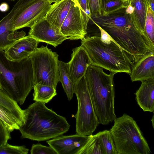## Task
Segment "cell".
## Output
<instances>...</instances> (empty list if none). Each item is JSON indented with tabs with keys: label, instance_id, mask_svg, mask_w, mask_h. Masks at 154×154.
<instances>
[{
	"label": "cell",
	"instance_id": "44dd1931",
	"mask_svg": "<svg viewBox=\"0 0 154 154\" xmlns=\"http://www.w3.org/2000/svg\"><path fill=\"white\" fill-rule=\"evenodd\" d=\"M59 81L61 83L68 100H71L74 93V84L70 78L67 63L59 61Z\"/></svg>",
	"mask_w": 154,
	"mask_h": 154
},
{
	"label": "cell",
	"instance_id": "8992f818",
	"mask_svg": "<svg viewBox=\"0 0 154 154\" xmlns=\"http://www.w3.org/2000/svg\"><path fill=\"white\" fill-rule=\"evenodd\" d=\"M110 131L118 154H149L151 150L136 121L124 113L114 121Z\"/></svg>",
	"mask_w": 154,
	"mask_h": 154
},
{
	"label": "cell",
	"instance_id": "4fadbf2b",
	"mask_svg": "<svg viewBox=\"0 0 154 154\" xmlns=\"http://www.w3.org/2000/svg\"><path fill=\"white\" fill-rule=\"evenodd\" d=\"M90 137L78 134L59 136L49 140L47 143L57 154H79Z\"/></svg>",
	"mask_w": 154,
	"mask_h": 154
},
{
	"label": "cell",
	"instance_id": "8d00e7d4",
	"mask_svg": "<svg viewBox=\"0 0 154 154\" xmlns=\"http://www.w3.org/2000/svg\"><path fill=\"white\" fill-rule=\"evenodd\" d=\"M48 0L50 1L52 3H53V2H56L57 1H59V0Z\"/></svg>",
	"mask_w": 154,
	"mask_h": 154
},
{
	"label": "cell",
	"instance_id": "484cf974",
	"mask_svg": "<svg viewBox=\"0 0 154 154\" xmlns=\"http://www.w3.org/2000/svg\"><path fill=\"white\" fill-rule=\"evenodd\" d=\"M0 120L11 132L19 130L20 124L14 115L0 106Z\"/></svg>",
	"mask_w": 154,
	"mask_h": 154
},
{
	"label": "cell",
	"instance_id": "603a6c76",
	"mask_svg": "<svg viewBox=\"0 0 154 154\" xmlns=\"http://www.w3.org/2000/svg\"><path fill=\"white\" fill-rule=\"evenodd\" d=\"M128 2L122 0H102V15L107 16L126 8Z\"/></svg>",
	"mask_w": 154,
	"mask_h": 154
},
{
	"label": "cell",
	"instance_id": "277c9868",
	"mask_svg": "<svg viewBox=\"0 0 154 154\" xmlns=\"http://www.w3.org/2000/svg\"><path fill=\"white\" fill-rule=\"evenodd\" d=\"M0 84L4 92L22 105L34 85L29 57L18 62L11 61L0 50Z\"/></svg>",
	"mask_w": 154,
	"mask_h": 154
},
{
	"label": "cell",
	"instance_id": "30bf717a",
	"mask_svg": "<svg viewBox=\"0 0 154 154\" xmlns=\"http://www.w3.org/2000/svg\"><path fill=\"white\" fill-rule=\"evenodd\" d=\"M90 19L76 1L63 21L60 31L70 40H82L87 34L88 24Z\"/></svg>",
	"mask_w": 154,
	"mask_h": 154
},
{
	"label": "cell",
	"instance_id": "836d02e7",
	"mask_svg": "<svg viewBox=\"0 0 154 154\" xmlns=\"http://www.w3.org/2000/svg\"><path fill=\"white\" fill-rule=\"evenodd\" d=\"M9 8L8 5L6 3H3L0 5V11L2 12H5Z\"/></svg>",
	"mask_w": 154,
	"mask_h": 154
},
{
	"label": "cell",
	"instance_id": "ba28073f",
	"mask_svg": "<svg viewBox=\"0 0 154 154\" xmlns=\"http://www.w3.org/2000/svg\"><path fill=\"white\" fill-rule=\"evenodd\" d=\"M74 93L78 101L76 119L77 134L92 135L99 124L96 115L84 76L74 84Z\"/></svg>",
	"mask_w": 154,
	"mask_h": 154
},
{
	"label": "cell",
	"instance_id": "d590c367",
	"mask_svg": "<svg viewBox=\"0 0 154 154\" xmlns=\"http://www.w3.org/2000/svg\"><path fill=\"white\" fill-rule=\"evenodd\" d=\"M154 115L152 117V118L151 120L152 122V127L153 128H154Z\"/></svg>",
	"mask_w": 154,
	"mask_h": 154
},
{
	"label": "cell",
	"instance_id": "9c48e42d",
	"mask_svg": "<svg viewBox=\"0 0 154 154\" xmlns=\"http://www.w3.org/2000/svg\"><path fill=\"white\" fill-rule=\"evenodd\" d=\"M48 0H30L14 16L12 30L31 28L37 21L44 17L51 3Z\"/></svg>",
	"mask_w": 154,
	"mask_h": 154
},
{
	"label": "cell",
	"instance_id": "9a60e30c",
	"mask_svg": "<svg viewBox=\"0 0 154 154\" xmlns=\"http://www.w3.org/2000/svg\"><path fill=\"white\" fill-rule=\"evenodd\" d=\"M39 42L27 35L17 40L5 52L9 60L20 62L29 57L38 48Z\"/></svg>",
	"mask_w": 154,
	"mask_h": 154
},
{
	"label": "cell",
	"instance_id": "d6986e66",
	"mask_svg": "<svg viewBox=\"0 0 154 154\" xmlns=\"http://www.w3.org/2000/svg\"><path fill=\"white\" fill-rule=\"evenodd\" d=\"M128 3L134 8L133 13L130 15L132 20L139 30L146 35L145 26L147 9L146 0H128Z\"/></svg>",
	"mask_w": 154,
	"mask_h": 154
},
{
	"label": "cell",
	"instance_id": "5bb4252c",
	"mask_svg": "<svg viewBox=\"0 0 154 154\" xmlns=\"http://www.w3.org/2000/svg\"><path fill=\"white\" fill-rule=\"evenodd\" d=\"M70 60L67 63L69 74L74 84L85 75L92 62L84 48L81 45L72 50Z\"/></svg>",
	"mask_w": 154,
	"mask_h": 154
},
{
	"label": "cell",
	"instance_id": "ab89813d",
	"mask_svg": "<svg viewBox=\"0 0 154 154\" xmlns=\"http://www.w3.org/2000/svg\"><path fill=\"white\" fill-rule=\"evenodd\" d=\"M13 0V1H14V0Z\"/></svg>",
	"mask_w": 154,
	"mask_h": 154
},
{
	"label": "cell",
	"instance_id": "4dcf8cb0",
	"mask_svg": "<svg viewBox=\"0 0 154 154\" xmlns=\"http://www.w3.org/2000/svg\"><path fill=\"white\" fill-rule=\"evenodd\" d=\"M10 132L0 120V147L7 143L10 139Z\"/></svg>",
	"mask_w": 154,
	"mask_h": 154
},
{
	"label": "cell",
	"instance_id": "52a82bcc",
	"mask_svg": "<svg viewBox=\"0 0 154 154\" xmlns=\"http://www.w3.org/2000/svg\"><path fill=\"white\" fill-rule=\"evenodd\" d=\"M58 56L47 45L37 48L30 55L34 85H46L56 88L59 82Z\"/></svg>",
	"mask_w": 154,
	"mask_h": 154
},
{
	"label": "cell",
	"instance_id": "e0dca14e",
	"mask_svg": "<svg viewBox=\"0 0 154 154\" xmlns=\"http://www.w3.org/2000/svg\"><path fill=\"white\" fill-rule=\"evenodd\" d=\"M76 0H60L54 2L45 16L51 25L60 29L70 8Z\"/></svg>",
	"mask_w": 154,
	"mask_h": 154
},
{
	"label": "cell",
	"instance_id": "5b68a950",
	"mask_svg": "<svg viewBox=\"0 0 154 154\" xmlns=\"http://www.w3.org/2000/svg\"><path fill=\"white\" fill-rule=\"evenodd\" d=\"M81 40V45L87 52L92 65L116 74L125 72L130 74L134 63L114 40L110 43H105L97 35L85 37Z\"/></svg>",
	"mask_w": 154,
	"mask_h": 154
},
{
	"label": "cell",
	"instance_id": "8fae6325",
	"mask_svg": "<svg viewBox=\"0 0 154 154\" xmlns=\"http://www.w3.org/2000/svg\"><path fill=\"white\" fill-rule=\"evenodd\" d=\"M28 35L39 42H45L55 47L68 39L62 34L60 29L51 24L45 16L30 28Z\"/></svg>",
	"mask_w": 154,
	"mask_h": 154
},
{
	"label": "cell",
	"instance_id": "d6a6232c",
	"mask_svg": "<svg viewBox=\"0 0 154 154\" xmlns=\"http://www.w3.org/2000/svg\"><path fill=\"white\" fill-rule=\"evenodd\" d=\"M93 23L100 29V39L103 42L106 43H109L112 40H113L110 36L101 27L95 23Z\"/></svg>",
	"mask_w": 154,
	"mask_h": 154
},
{
	"label": "cell",
	"instance_id": "6da1fadb",
	"mask_svg": "<svg viewBox=\"0 0 154 154\" xmlns=\"http://www.w3.org/2000/svg\"><path fill=\"white\" fill-rule=\"evenodd\" d=\"M90 19L110 36L134 63L154 50V45L139 30L125 8L107 16L91 15Z\"/></svg>",
	"mask_w": 154,
	"mask_h": 154
},
{
	"label": "cell",
	"instance_id": "f1b7e54d",
	"mask_svg": "<svg viewBox=\"0 0 154 154\" xmlns=\"http://www.w3.org/2000/svg\"><path fill=\"white\" fill-rule=\"evenodd\" d=\"M31 154H57L54 149L40 144H33L30 150Z\"/></svg>",
	"mask_w": 154,
	"mask_h": 154
},
{
	"label": "cell",
	"instance_id": "2e32d148",
	"mask_svg": "<svg viewBox=\"0 0 154 154\" xmlns=\"http://www.w3.org/2000/svg\"><path fill=\"white\" fill-rule=\"evenodd\" d=\"M129 75L132 82L154 79V50L134 63Z\"/></svg>",
	"mask_w": 154,
	"mask_h": 154
},
{
	"label": "cell",
	"instance_id": "f35d334b",
	"mask_svg": "<svg viewBox=\"0 0 154 154\" xmlns=\"http://www.w3.org/2000/svg\"><path fill=\"white\" fill-rule=\"evenodd\" d=\"M0 88L2 89V88H1V87L0 84Z\"/></svg>",
	"mask_w": 154,
	"mask_h": 154
},
{
	"label": "cell",
	"instance_id": "1f68e13d",
	"mask_svg": "<svg viewBox=\"0 0 154 154\" xmlns=\"http://www.w3.org/2000/svg\"><path fill=\"white\" fill-rule=\"evenodd\" d=\"M87 16L90 19L91 14L88 0H76Z\"/></svg>",
	"mask_w": 154,
	"mask_h": 154
},
{
	"label": "cell",
	"instance_id": "4316f807",
	"mask_svg": "<svg viewBox=\"0 0 154 154\" xmlns=\"http://www.w3.org/2000/svg\"><path fill=\"white\" fill-rule=\"evenodd\" d=\"M154 12L150 6L147 5V9L146 16L145 32L152 43L154 45Z\"/></svg>",
	"mask_w": 154,
	"mask_h": 154
},
{
	"label": "cell",
	"instance_id": "7c38bea8",
	"mask_svg": "<svg viewBox=\"0 0 154 154\" xmlns=\"http://www.w3.org/2000/svg\"><path fill=\"white\" fill-rule=\"evenodd\" d=\"M24 5L22 0H19L10 12L0 21V50L5 51L19 39L25 36L23 31L12 30L13 18Z\"/></svg>",
	"mask_w": 154,
	"mask_h": 154
},
{
	"label": "cell",
	"instance_id": "ac0fdd59",
	"mask_svg": "<svg viewBox=\"0 0 154 154\" xmlns=\"http://www.w3.org/2000/svg\"><path fill=\"white\" fill-rule=\"evenodd\" d=\"M134 94L138 104L144 112H154V79L141 82Z\"/></svg>",
	"mask_w": 154,
	"mask_h": 154
},
{
	"label": "cell",
	"instance_id": "74e56055",
	"mask_svg": "<svg viewBox=\"0 0 154 154\" xmlns=\"http://www.w3.org/2000/svg\"><path fill=\"white\" fill-rule=\"evenodd\" d=\"M122 0L123 1H125L126 2H128V0Z\"/></svg>",
	"mask_w": 154,
	"mask_h": 154
},
{
	"label": "cell",
	"instance_id": "7402d4cb",
	"mask_svg": "<svg viewBox=\"0 0 154 154\" xmlns=\"http://www.w3.org/2000/svg\"><path fill=\"white\" fill-rule=\"evenodd\" d=\"M33 88V99L35 101L47 103L57 94L56 89L51 86L36 84Z\"/></svg>",
	"mask_w": 154,
	"mask_h": 154
},
{
	"label": "cell",
	"instance_id": "7a4b0ae2",
	"mask_svg": "<svg viewBox=\"0 0 154 154\" xmlns=\"http://www.w3.org/2000/svg\"><path fill=\"white\" fill-rule=\"evenodd\" d=\"M24 111L25 121L19 129L23 138L45 141L62 135L69 129L66 118L44 103L35 101Z\"/></svg>",
	"mask_w": 154,
	"mask_h": 154
},
{
	"label": "cell",
	"instance_id": "ffe728a7",
	"mask_svg": "<svg viewBox=\"0 0 154 154\" xmlns=\"http://www.w3.org/2000/svg\"><path fill=\"white\" fill-rule=\"evenodd\" d=\"M0 106L14 115L19 122L20 126L23 124L25 121L24 110L20 108L17 102L11 98L1 89Z\"/></svg>",
	"mask_w": 154,
	"mask_h": 154
},
{
	"label": "cell",
	"instance_id": "3957f363",
	"mask_svg": "<svg viewBox=\"0 0 154 154\" xmlns=\"http://www.w3.org/2000/svg\"><path fill=\"white\" fill-rule=\"evenodd\" d=\"M102 68L90 65L84 76L99 124L106 125L117 118L115 112L114 77Z\"/></svg>",
	"mask_w": 154,
	"mask_h": 154
},
{
	"label": "cell",
	"instance_id": "f546056e",
	"mask_svg": "<svg viewBox=\"0 0 154 154\" xmlns=\"http://www.w3.org/2000/svg\"><path fill=\"white\" fill-rule=\"evenodd\" d=\"M91 15H101L102 0H88Z\"/></svg>",
	"mask_w": 154,
	"mask_h": 154
},
{
	"label": "cell",
	"instance_id": "83f0119b",
	"mask_svg": "<svg viewBox=\"0 0 154 154\" xmlns=\"http://www.w3.org/2000/svg\"><path fill=\"white\" fill-rule=\"evenodd\" d=\"M29 150L24 146H13L8 143L0 147V154H27Z\"/></svg>",
	"mask_w": 154,
	"mask_h": 154
},
{
	"label": "cell",
	"instance_id": "d4e9b609",
	"mask_svg": "<svg viewBox=\"0 0 154 154\" xmlns=\"http://www.w3.org/2000/svg\"><path fill=\"white\" fill-rule=\"evenodd\" d=\"M79 154H105L99 140L96 134L90 137Z\"/></svg>",
	"mask_w": 154,
	"mask_h": 154
},
{
	"label": "cell",
	"instance_id": "cb8c5ba5",
	"mask_svg": "<svg viewBox=\"0 0 154 154\" xmlns=\"http://www.w3.org/2000/svg\"><path fill=\"white\" fill-rule=\"evenodd\" d=\"M105 154H118L110 130H105L95 134Z\"/></svg>",
	"mask_w": 154,
	"mask_h": 154
},
{
	"label": "cell",
	"instance_id": "e575fe53",
	"mask_svg": "<svg viewBox=\"0 0 154 154\" xmlns=\"http://www.w3.org/2000/svg\"><path fill=\"white\" fill-rule=\"evenodd\" d=\"M147 5H149L152 11L154 12V0H146Z\"/></svg>",
	"mask_w": 154,
	"mask_h": 154
}]
</instances>
